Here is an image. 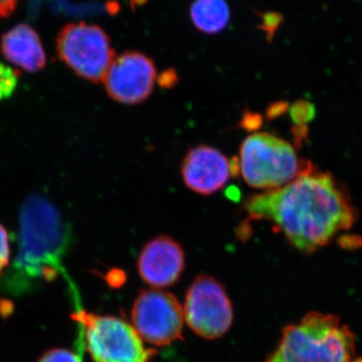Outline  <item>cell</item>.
<instances>
[{"instance_id":"6da1fadb","label":"cell","mask_w":362,"mask_h":362,"mask_svg":"<svg viewBox=\"0 0 362 362\" xmlns=\"http://www.w3.org/2000/svg\"><path fill=\"white\" fill-rule=\"evenodd\" d=\"M245 209L254 220L271 221L299 251L313 252L356 223L345 188L310 164L284 187L252 195Z\"/></svg>"},{"instance_id":"7a4b0ae2","label":"cell","mask_w":362,"mask_h":362,"mask_svg":"<svg viewBox=\"0 0 362 362\" xmlns=\"http://www.w3.org/2000/svg\"><path fill=\"white\" fill-rule=\"evenodd\" d=\"M18 240V255L2 277V291L23 297L61 275L68 281L75 307L80 306L78 289L64 265L73 243L71 226L44 195H30L21 206Z\"/></svg>"},{"instance_id":"3957f363","label":"cell","mask_w":362,"mask_h":362,"mask_svg":"<svg viewBox=\"0 0 362 362\" xmlns=\"http://www.w3.org/2000/svg\"><path fill=\"white\" fill-rule=\"evenodd\" d=\"M356 338L339 318L312 312L283 329L277 349L264 362H356Z\"/></svg>"},{"instance_id":"277c9868","label":"cell","mask_w":362,"mask_h":362,"mask_svg":"<svg viewBox=\"0 0 362 362\" xmlns=\"http://www.w3.org/2000/svg\"><path fill=\"white\" fill-rule=\"evenodd\" d=\"M291 144L268 132L247 136L240 150V173L247 185L273 190L288 185L310 165Z\"/></svg>"},{"instance_id":"5b68a950","label":"cell","mask_w":362,"mask_h":362,"mask_svg":"<svg viewBox=\"0 0 362 362\" xmlns=\"http://www.w3.org/2000/svg\"><path fill=\"white\" fill-rule=\"evenodd\" d=\"M71 318L80 327L81 350L87 347L94 362H149L156 354L144 346L133 325L119 317L81 308Z\"/></svg>"},{"instance_id":"8992f818","label":"cell","mask_w":362,"mask_h":362,"mask_svg":"<svg viewBox=\"0 0 362 362\" xmlns=\"http://www.w3.org/2000/svg\"><path fill=\"white\" fill-rule=\"evenodd\" d=\"M59 59L78 77L100 84L116 58L110 37L100 26L70 23L57 39Z\"/></svg>"},{"instance_id":"52a82bcc","label":"cell","mask_w":362,"mask_h":362,"mask_svg":"<svg viewBox=\"0 0 362 362\" xmlns=\"http://www.w3.org/2000/svg\"><path fill=\"white\" fill-rule=\"evenodd\" d=\"M183 315L197 335L216 339L223 337L232 326V302L218 281L209 275H199L187 289Z\"/></svg>"},{"instance_id":"ba28073f","label":"cell","mask_w":362,"mask_h":362,"mask_svg":"<svg viewBox=\"0 0 362 362\" xmlns=\"http://www.w3.org/2000/svg\"><path fill=\"white\" fill-rule=\"evenodd\" d=\"M131 319L139 337L149 344L166 346L182 339L183 309L171 293L142 290L133 305Z\"/></svg>"},{"instance_id":"9c48e42d","label":"cell","mask_w":362,"mask_h":362,"mask_svg":"<svg viewBox=\"0 0 362 362\" xmlns=\"http://www.w3.org/2000/svg\"><path fill=\"white\" fill-rule=\"evenodd\" d=\"M156 78V64L149 57L142 52L128 51L114 59L103 83L114 101L137 105L151 96Z\"/></svg>"},{"instance_id":"30bf717a","label":"cell","mask_w":362,"mask_h":362,"mask_svg":"<svg viewBox=\"0 0 362 362\" xmlns=\"http://www.w3.org/2000/svg\"><path fill=\"white\" fill-rule=\"evenodd\" d=\"M185 268L183 247L168 235H159L149 240L138 257L137 269L140 277L156 289L175 285Z\"/></svg>"},{"instance_id":"8fae6325","label":"cell","mask_w":362,"mask_h":362,"mask_svg":"<svg viewBox=\"0 0 362 362\" xmlns=\"http://www.w3.org/2000/svg\"><path fill=\"white\" fill-rule=\"evenodd\" d=\"M183 182L190 190L211 195L233 176L232 160L214 147L199 145L188 150L181 163Z\"/></svg>"},{"instance_id":"7c38bea8","label":"cell","mask_w":362,"mask_h":362,"mask_svg":"<svg viewBox=\"0 0 362 362\" xmlns=\"http://www.w3.org/2000/svg\"><path fill=\"white\" fill-rule=\"evenodd\" d=\"M1 52L7 61L28 73L42 71L47 63L39 35L25 23L2 37Z\"/></svg>"},{"instance_id":"4fadbf2b","label":"cell","mask_w":362,"mask_h":362,"mask_svg":"<svg viewBox=\"0 0 362 362\" xmlns=\"http://www.w3.org/2000/svg\"><path fill=\"white\" fill-rule=\"evenodd\" d=\"M189 14L195 28L207 35L223 32L230 20V6L226 0H194Z\"/></svg>"},{"instance_id":"5bb4252c","label":"cell","mask_w":362,"mask_h":362,"mask_svg":"<svg viewBox=\"0 0 362 362\" xmlns=\"http://www.w3.org/2000/svg\"><path fill=\"white\" fill-rule=\"evenodd\" d=\"M20 74L18 71L0 64V101L11 97L18 86Z\"/></svg>"},{"instance_id":"9a60e30c","label":"cell","mask_w":362,"mask_h":362,"mask_svg":"<svg viewBox=\"0 0 362 362\" xmlns=\"http://www.w3.org/2000/svg\"><path fill=\"white\" fill-rule=\"evenodd\" d=\"M259 16V25L258 28L262 32L265 33L267 40L272 42L278 28L282 25L284 18L282 14L277 11H267V13H257Z\"/></svg>"},{"instance_id":"2e32d148","label":"cell","mask_w":362,"mask_h":362,"mask_svg":"<svg viewBox=\"0 0 362 362\" xmlns=\"http://www.w3.org/2000/svg\"><path fill=\"white\" fill-rule=\"evenodd\" d=\"M37 362H83L80 354H74L66 349H52L47 350Z\"/></svg>"},{"instance_id":"e0dca14e","label":"cell","mask_w":362,"mask_h":362,"mask_svg":"<svg viewBox=\"0 0 362 362\" xmlns=\"http://www.w3.org/2000/svg\"><path fill=\"white\" fill-rule=\"evenodd\" d=\"M9 240L4 226L0 225V276L9 263Z\"/></svg>"},{"instance_id":"ac0fdd59","label":"cell","mask_w":362,"mask_h":362,"mask_svg":"<svg viewBox=\"0 0 362 362\" xmlns=\"http://www.w3.org/2000/svg\"><path fill=\"white\" fill-rule=\"evenodd\" d=\"M177 80L176 71L173 69H168V70L164 71L159 77V84L164 88H171L177 83Z\"/></svg>"},{"instance_id":"d6986e66","label":"cell","mask_w":362,"mask_h":362,"mask_svg":"<svg viewBox=\"0 0 362 362\" xmlns=\"http://www.w3.org/2000/svg\"><path fill=\"white\" fill-rule=\"evenodd\" d=\"M308 107L309 105H306V103L295 104L291 109V115L294 121L300 122V121L307 120V116L310 114L308 113Z\"/></svg>"},{"instance_id":"ffe728a7","label":"cell","mask_w":362,"mask_h":362,"mask_svg":"<svg viewBox=\"0 0 362 362\" xmlns=\"http://www.w3.org/2000/svg\"><path fill=\"white\" fill-rule=\"evenodd\" d=\"M18 0H0V16L6 18L16 8Z\"/></svg>"},{"instance_id":"44dd1931","label":"cell","mask_w":362,"mask_h":362,"mask_svg":"<svg viewBox=\"0 0 362 362\" xmlns=\"http://www.w3.org/2000/svg\"><path fill=\"white\" fill-rule=\"evenodd\" d=\"M243 124H245L247 129H252V127L259 128L262 124L261 116L256 115V114H249V115L245 117Z\"/></svg>"},{"instance_id":"7402d4cb","label":"cell","mask_w":362,"mask_h":362,"mask_svg":"<svg viewBox=\"0 0 362 362\" xmlns=\"http://www.w3.org/2000/svg\"><path fill=\"white\" fill-rule=\"evenodd\" d=\"M132 2H135L136 6H140V4H144L145 0H132Z\"/></svg>"}]
</instances>
